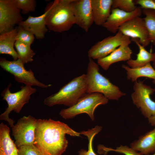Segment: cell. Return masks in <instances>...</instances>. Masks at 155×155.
<instances>
[{"label": "cell", "mask_w": 155, "mask_h": 155, "mask_svg": "<svg viewBox=\"0 0 155 155\" xmlns=\"http://www.w3.org/2000/svg\"><path fill=\"white\" fill-rule=\"evenodd\" d=\"M131 41L134 42L138 46L139 52L136 54L137 58L133 60L131 59L127 61L128 66L132 68H137L144 66L151 62H155V52H149L145 47L141 44L137 38H131Z\"/></svg>", "instance_id": "cell-21"}, {"label": "cell", "mask_w": 155, "mask_h": 155, "mask_svg": "<svg viewBox=\"0 0 155 155\" xmlns=\"http://www.w3.org/2000/svg\"><path fill=\"white\" fill-rule=\"evenodd\" d=\"M18 9L22 10V13L26 14L35 10L36 2L35 0H12Z\"/></svg>", "instance_id": "cell-27"}, {"label": "cell", "mask_w": 155, "mask_h": 155, "mask_svg": "<svg viewBox=\"0 0 155 155\" xmlns=\"http://www.w3.org/2000/svg\"><path fill=\"white\" fill-rule=\"evenodd\" d=\"M66 134L76 137L81 134L59 121L37 119L34 145L41 155H62L68 144Z\"/></svg>", "instance_id": "cell-1"}, {"label": "cell", "mask_w": 155, "mask_h": 155, "mask_svg": "<svg viewBox=\"0 0 155 155\" xmlns=\"http://www.w3.org/2000/svg\"><path fill=\"white\" fill-rule=\"evenodd\" d=\"M108 100L100 93L86 94L73 106L61 110L59 114L65 119H72L79 114L85 113L94 121V113L96 108L100 105L107 104Z\"/></svg>", "instance_id": "cell-6"}, {"label": "cell", "mask_w": 155, "mask_h": 155, "mask_svg": "<svg viewBox=\"0 0 155 155\" xmlns=\"http://www.w3.org/2000/svg\"><path fill=\"white\" fill-rule=\"evenodd\" d=\"M98 152L99 153L104 155L106 154L108 152L110 151H114L125 155H143L131 147L121 145L114 149L100 145L98 147Z\"/></svg>", "instance_id": "cell-26"}, {"label": "cell", "mask_w": 155, "mask_h": 155, "mask_svg": "<svg viewBox=\"0 0 155 155\" xmlns=\"http://www.w3.org/2000/svg\"><path fill=\"white\" fill-rule=\"evenodd\" d=\"M152 65H153V67L155 69V62H153Z\"/></svg>", "instance_id": "cell-33"}, {"label": "cell", "mask_w": 155, "mask_h": 155, "mask_svg": "<svg viewBox=\"0 0 155 155\" xmlns=\"http://www.w3.org/2000/svg\"><path fill=\"white\" fill-rule=\"evenodd\" d=\"M99 65L89 58L86 74V94L99 93L108 100H118L126 95L99 72Z\"/></svg>", "instance_id": "cell-4"}, {"label": "cell", "mask_w": 155, "mask_h": 155, "mask_svg": "<svg viewBox=\"0 0 155 155\" xmlns=\"http://www.w3.org/2000/svg\"><path fill=\"white\" fill-rule=\"evenodd\" d=\"M31 45L16 40L14 46L20 59L24 64L33 61L35 53L31 48Z\"/></svg>", "instance_id": "cell-23"}, {"label": "cell", "mask_w": 155, "mask_h": 155, "mask_svg": "<svg viewBox=\"0 0 155 155\" xmlns=\"http://www.w3.org/2000/svg\"><path fill=\"white\" fill-rule=\"evenodd\" d=\"M118 31L131 38H137L144 47L150 43L148 32L144 18L136 17L126 22L119 28Z\"/></svg>", "instance_id": "cell-12"}, {"label": "cell", "mask_w": 155, "mask_h": 155, "mask_svg": "<svg viewBox=\"0 0 155 155\" xmlns=\"http://www.w3.org/2000/svg\"><path fill=\"white\" fill-rule=\"evenodd\" d=\"M130 147L143 155L155 153V127L140 136L130 144Z\"/></svg>", "instance_id": "cell-18"}, {"label": "cell", "mask_w": 155, "mask_h": 155, "mask_svg": "<svg viewBox=\"0 0 155 155\" xmlns=\"http://www.w3.org/2000/svg\"><path fill=\"white\" fill-rule=\"evenodd\" d=\"M11 85V83L9 84L1 94L3 100L6 101L8 106L0 115V120L7 121L12 127L14 125L15 121L9 118V114L12 111L19 113L24 105L29 103L30 96L35 93L36 90L31 86H22L20 87V90L11 93L9 90Z\"/></svg>", "instance_id": "cell-5"}, {"label": "cell", "mask_w": 155, "mask_h": 155, "mask_svg": "<svg viewBox=\"0 0 155 155\" xmlns=\"http://www.w3.org/2000/svg\"><path fill=\"white\" fill-rule=\"evenodd\" d=\"M135 4L139 5L142 9L155 10V0H134Z\"/></svg>", "instance_id": "cell-31"}, {"label": "cell", "mask_w": 155, "mask_h": 155, "mask_svg": "<svg viewBox=\"0 0 155 155\" xmlns=\"http://www.w3.org/2000/svg\"><path fill=\"white\" fill-rule=\"evenodd\" d=\"M73 1L55 0L47 6L45 22L48 29L61 33L69 30L75 24Z\"/></svg>", "instance_id": "cell-2"}, {"label": "cell", "mask_w": 155, "mask_h": 155, "mask_svg": "<svg viewBox=\"0 0 155 155\" xmlns=\"http://www.w3.org/2000/svg\"><path fill=\"white\" fill-rule=\"evenodd\" d=\"M47 13L45 10L44 13L38 16H29L26 20L21 22L18 25L32 33L36 39H42L48 30L45 22Z\"/></svg>", "instance_id": "cell-16"}, {"label": "cell", "mask_w": 155, "mask_h": 155, "mask_svg": "<svg viewBox=\"0 0 155 155\" xmlns=\"http://www.w3.org/2000/svg\"><path fill=\"white\" fill-rule=\"evenodd\" d=\"M24 64L19 58L13 61H8L4 58L0 59L1 67L13 75L17 82L24 84L26 86H35L43 88L51 86V84L45 85L38 81L36 78L31 69L26 70Z\"/></svg>", "instance_id": "cell-8"}, {"label": "cell", "mask_w": 155, "mask_h": 155, "mask_svg": "<svg viewBox=\"0 0 155 155\" xmlns=\"http://www.w3.org/2000/svg\"><path fill=\"white\" fill-rule=\"evenodd\" d=\"M18 149V155H41L34 145L22 146Z\"/></svg>", "instance_id": "cell-30"}, {"label": "cell", "mask_w": 155, "mask_h": 155, "mask_svg": "<svg viewBox=\"0 0 155 155\" xmlns=\"http://www.w3.org/2000/svg\"><path fill=\"white\" fill-rule=\"evenodd\" d=\"M122 67L126 71L127 79L132 82L137 81L139 78L146 77L152 79V82L155 85V69L150 63L137 68H132L124 64L122 65Z\"/></svg>", "instance_id": "cell-22"}, {"label": "cell", "mask_w": 155, "mask_h": 155, "mask_svg": "<svg viewBox=\"0 0 155 155\" xmlns=\"http://www.w3.org/2000/svg\"><path fill=\"white\" fill-rule=\"evenodd\" d=\"M134 0H113L111 10L119 9L125 12H130L134 11L137 7Z\"/></svg>", "instance_id": "cell-28"}, {"label": "cell", "mask_w": 155, "mask_h": 155, "mask_svg": "<svg viewBox=\"0 0 155 155\" xmlns=\"http://www.w3.org/2000/svg\"><path fill=\"white\" fill-rule=\"evenodd\" d=\"M72 5L75 24L88 32L94 22L91 0H73Z\"/></svg>", "instance_id": "cell-13"}, {"label": "cell", "mask_w": 155, "mask_h": 155, "mask_svg": "<svg viewBox=\"0 0 155 155\" xmlns=\"http://www.w3.org/2000/svg\"><path fill=\"white\" fill-rule=\"evenodd\" d=\"M142 13L145 16L143 18L148 32L149 41L155 46V10L144 9Z\"/></svg>", "instance_id": "cell-25"}, {"label": "cell", "mask_w": 155, "mask_h": 155, "mask_svg": "<svg viewBox=\"0 0 155 155\" xmlns=\"http://www.w3.org/2000/svg\"><path fill=\"white\" fill-rule=\"evenodd\" d=\"M130 38L118 31L113 36H108L93 45L88 51L89 58L97 60L111 53L123 42Z\"/></svg>", "instance_id": "cell-10"}, {"label": "cell", "mask_w": 155, "mask_h": 155, "mask_svg": "<svg viewBox=\"0 0 155 155\" xmlns=\"http://www.w3.org/2000/svg\"><path fill=\"white\" fill-rule=\"evenodd\" d=\"M102 127L98 125L86 131H82L80 133L87 137L88 140V150L81 149L78 152V155H98L94 152L93 147V141L94 137L102 129Z\"/></svg>", "instance_id": "cell-24"}, {"label": "cell", "mask_w": 155, "mask_h": 155, "mask_svg": "<svg viewBox=\"0 0 155 155\" xmlns=\"http://www.w3.org/2000/svg\"><path fill=\"white\" fill-rule=\"evenodd\" d=\"M143 9L137 7L133 11L127 12L119 9H112L110 15L102 26L107 30L112 33H116L119 28L123 24L137 16H140Z\"/></svg>", "instance_id": "cell-14"}, {"label": "cell", "mask_w": 155, "mask_h": 155, "mask_svg": "<svg viewBox=\"0 0 155 155\" xmlns=\"http://www.w3.org/2000/svg\"><path fill=\"white\" fill-rule=\"evenodd\" d=\"M37 119L30 115L24 116L19 119L11 127L12 134L18 148L34 145Z\"/></svg>", "instance_id": "cell-9"}, {"label": "cell", "mask_w": 155, "mask_h": 155, "mask_svg": "<svg viewBox=\"0 0 155 155\" xmlns=\"http://www.w3.org/2000/svg\"><path fill=\"white\" fill-rule=\"evenodd\" d=\"M113 0H91L94 22L97 26L105 23L110 15Z\"/></svg>", "instance_id": "cell-17"}, {"label": "cell", "mask_w": 155, "mask_h": 155, "mask_svg": "<svg viewBox=\"0 0 155 155\" xmlns=\"http://www.w3.org/2000/svg\"><path fill=\"white\" fill-rule=\"evenodd\" d=\"M20 10L12 0H0V34L14 29L15 25L22 21Z\"/></svg>", "instance_id": "cell-11"}, {"label": "cell", "mask_w": 155, "mask_h": 155, "mask_svg": "<svg viewBox=\"0 0 155 155\" xmlns=\"http://www.w3.org/2000/svg\"><path fill=\"white\" fill-rule=\"evenodd\" d=\"M10 130L3 123L0 124V155H18V149L10 136Z\"/></svg>", "instance_id": "cell-20"}, {"label": "cell", "mask_w": 155, "mask_h": 155, "mask_svg": "<svg viewBox=\"0 0 155 155\" xmlns=\"http://www.w3.org/2000/svg\"><path fill=\"white\" fill-rule=\"evenodd\" d=\"M17 27L0 35V54L11 56L14 60L19 59V56L14 46L16 41Z\"/></svg>", "instance_id": "cell-19"}, {"label": "cell", "mask_w": 155, "mask_h": 155, "mask_svg": "<svg viewBox=\"0 0 155 155\" xmlns=\"http://www.w3.org/2000/svg\"><path fill=\"white\" fill-rule=\"evenodd\" d=\"M134 92L131 97L133 103L140 110L144 116L148 119L155 114V102L150 95L155 89L145 84L143 81L135 82L133 86Z\"/></svg>", "instance_id": "cell-7"}, {"label": "cell", "mask_w": 155, "mask_h": 155, "mask_svg": "<svg viewBox=\"0 0 155 155\" xmlns=\"http://www.w3.org/2000/svg\"><path fill=\"white\" fill-rule=\"evenodd\" d=\"M155 155V153H154L153 154H150V155Z\"/></svg>", "instance_id": "cell-34"}, {"label": "cell", "mask_w": 155, "mask_h": 155, "mask_svg": "<svg viewBox=\"0 0 155 155\" xmlns=\"http://www.w3.org/2000/svg\"><path fill=\"white\" fill-rule=\"evenodd\" d=\"M131 39L122 43L118 48L107 56L97 60L98 64L102 69L107 70L110 65L121 61H127L131 59L132 51L129 45Z\"/></svg>", "instance_id": "cell-15"}, {"label": "cell", "mask_w": 155, "mask_h": 155, "mask_svg": "<svg viewBox=\"0 0 155 155\" xmlns=\"http://www.w3.org/2000/svg\"><path fill=\"white\" fill-rule=\"evenodd\" d=\"M149 123L152 126H155V114L148 119Z\"/></svg>", "instance_id": "cell-32"}, {"label": "cell", "mask_w": 155, "mask_h": 155, "mask_svg": "<svg viewBox=\"0 0 155 155\" xmlns=\"http://www.w3.org/2000/svg\"><path fill=\"white\" fill-rule=\"evenodd\" d=\"M17 33L16 40L31 45L34 40V34L23 27L19 26L16 27Z\"/></svg>", "instance_id": "cell-29"}, {"label": "cell", "mask_w": 155, "mask_h": 155, "mask_svg": "<svg viewBox=\"0 0 155 155\" xmlns=\"http://www.w3.org/2000/svg\"><path fill=\"white\" fill-rule=\"evenodd\" d=\"M86 74H83L73 78L56 93L45 98L43 102L49 106L63 105L70 107L86 94Z\"/></svg>", "instance_id": "cell-3"}]
</instances>
